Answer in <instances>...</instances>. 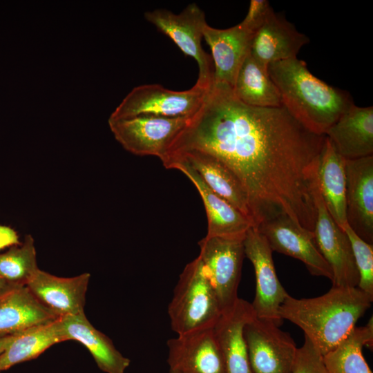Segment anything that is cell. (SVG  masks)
Returning a JSON list of instances; mask_svg holds the SVG:
<instances>
[{
  "instance_id": "1",
  "label": "cell",
  "mask_w": 373,
  "mask_h": 373,
  "mask_svg": "<svg viewBox=\"0 0 373 373\" xmlns=\"http://www.w3.org/2000/svg\"><path fill=\"white\" fill-rule=\"evenodd\" d=\"M325 140L283 106L247 105L213 82L167 155L197 149L224 164L247 193L253 227L287 216L314 231L312 188Z\"/></svg>"
},
{
  "instance_id": "2",
  "label": "cell",
  "mask_w": 373,
  "mask_h": 373,
  "mask_svg": "<svg viewBox=\"0 0 373 373\" xmlns=\"http://www.w3.org/2000/svg\"><path fill=\"white\" fill-rule=\"evenodd\" d=\"M372 300L373 296L357 287L332 286L315 298L298 299L289 295L279 315L299 327L324 355L347 336Z\"/></svg>"
},
{
  "instance_id": "3",
  "label": "cell",
  "mask_w": 373,
  "mask_h": 373,
  "mask_svg": "<svg viewBox=\"0 0 373 373\" xmlns=\"http://www.w3.org/2000/svg\"><path fill=\"white\" fill-rule=\"evenodd\" d=\"M268 72L279 91L283 106L314 133L325 135L354 104L347 91L314 76L305 61L298 58L272 63Z\"/></svg>"
},
{
  "instance_id": "4",
  "label": "cell",
  "mask_w": 373,
  "mask_h": 373,
  "mask_svg": "<svg viewBox=\"0 0 373 373\" xmlns=\"http://www.w3.org/2000/svg\"><path fill=\"white\" fill-rule=\"evenodd\" d=\"M222 310L206 274L196 258L180 275L168 307L171 327L177 335L213 327Z\"/></svg>"
},
{
  "instance_id": "5",
  "label": "cell",
  "mask_w": 373,
  "mask_h": 373,
  "mask_svg": "<svg viewBox=\"0 0 373 373\" xmlns=\"http://www.w3.org/2000/svg\"><path fill=\"white\" fill-rule=\"evenodd\" d=\"M145 19L168 36L186 55L193 58L198 66L195 84L209 89L213 82V63L211 56L202 47L205 15L195 3L189 4L180 14L166 9H156L144 14Z\"/></svg>"
},
{
  "instance_id": "6",
  "label": "cell",
  "mask_w": 373,
  "mask_h": 373,
  "mask_svg": "<svg viewBox=\"0 0 373 373\" xmlns=\"http://www.w3.org/2000/svg\"><path fill=\"white\" fill-rule=\"evenodd\" d=\"M208 90L195 84L182 91L169 90L160 84L138 86L124 97L109 119L140 115L190 118L200 107Z\"/></svg>"
},
{
  "instance_id": "7",
  "label": "cell",
  "mask_w": 373,
  "mask_h": 373,
  "mask_svg": "<svg viewBox=\"0 0 373 373\" xmlns=\"http://www.w3.org/2000/svg\"><path fill=\"white\" fill-rule=\"evenodd\" d=\"M190 118L140 115L108 119V124L116 140L126 151L140 156L154 155L162 160Z\"/></svg>"
},
{
  "instance_id": "8",
  "label": "cell",
  "mask_w": 373,
  "mask_h": 373,
  "mask_svg": "<svg viewBox=\"0 0 373 373\" xmlns=\"http://www.w3.org/2000/svg\"><path fill=\"white\" fill-rule=\"evenodd\" d=\"M244 239L207 237L198 242V256L222 312L238 299V289L245 254Z\"/></svg>"
},
{
  "instance_id": "9",
  "label": "cell",
  "mask_w": 373,
  "mask_h": 373,
  "mask_svg": "<svg viewBox=\"0 0 373 373\" xmlns=\"http://www.w3.org/2000/svg\"><path fill=\"white\" fill-rule=\"evenodd\" d=\"M312 195L316 208L315 242L332 270V286L356 287L359 275L350 241L345 231L329 213L319 190L318 176Z\"/></svg>"
},
{
  "instance_id": "10",
  "label": "cell",
  "mask_w": 373,
  "mask_h": 373,
  "mask_svg": "<svg viewBox=\"0 0 373 373\" xmlns=\"http://www.w3.org/2000/svg\"><path fill=\"white\" fill-rule=\"evenodd\" d=\"M252 373H292L298 347L289 333L256 316L244 328Z\"/></svg>"
},
{
  "instance_id": "11",
  "label": "cell",
  "mask_w": 373,
  "mask_h": 373,
  "mask_svg": "<svg viewBox=\"0 0 373 373\" xmlns=\"http://www.w3.org/2000/svg\"><path fill=\"white\" fill-rule=\"evenodd\" d=\"M245 254L253 265L256 276V294L251 303L256 316L280 326L281 305L289 294L281 285L274 267L273 251L265 238L254 227L246 233L243 240Z\"/></svg>"
},
{
  "instance_id": "12",
  "label": "cell",
  "mask_w": 373,
  "mask_h": 373,
  "mask_svg": "<svg viewBox=\"0 0 373 373\" xmlns=\"http://www.w3.org/2000/svg\"><path fill=\"white\" fill-rule=\"evenodd\" d=\"M256 229L273 251L300 260L313 276L332 280V270L316 246L314 231L298 225L287 216L263 222Z\"/></svg>"
},
{
  "instance_id": "13",
  "label": "cell",
  "mask_w": 373,
  "mask_h": 373,
  "mask_svg": "<svg viewBox=\"0 0 373 373\" xmlns=\"http://www.w3.org/2000/svg\"><path fill=\"white\" fill-rule=\"evenodd\" d=\"M167 363L178 373H227L213 327L197 330L167 341Z\"/></svg>"
},
{
  "instance_id": "14",
  "label": "cell",
  "mask_w": 373,
  "mask_h": 373,
  "mask_svg": "<svg viewBox=\"0 0 373 373\" xmlns=\"http://www.w3.org/2000/svg\"><path fill=\"white\" fill-rule=\"evenodd\" d=\"M177 161L190 166L211 191L247 217L253 224L247 193L238 178L224 164L212 155L197 149L171 153L162 162L167 168Z\"/></svg>"
},
{
  "instance_id": "15",
  "label": "cell",
  "mask_w": 373,
  "mask_h": 373,
  "mask_svg": "<svg viewBox=\"0 0 373 373\" xmlns=\"http://www.w3.org/2000/svg\"><path fill=\"white\" fill-rule=\"evenodd\" d=\"M347 223L373 243V155L345 161Z\"/></svg>"
},
{
  "instance_id": "16",
  "label": "cell",
  "mask_w": 373,
  "mask_h": 373,
  "mask_svg": "<svg viewBox=\"0 0 373 373\" xmlns=\"http://www.w3.org/2000/svg\"><path fill=\"white\" fill-rule=\"evenodd\" d=\"M309 39L300 32L285 16L272 11L252 38L249 53L265 67L278 61L297 58Z\"/></svg>"
},
{
  "instance_id": "17",
  "label": "cell",
  "mask_w": 373,
  "mask_h": 373,
  "mask_svg": "<svg viewBox=\"0 0 373 373\" xmlns=\"http://www.w3.org/2000/svg\"><path fill=\"white\" fill-rule=\"evenodd\" d=\"M90 277L84 273L61 278L39 269L26 287L41 305L61 318L84 313Z\"/></svg>"
},
{
  "instance_id": "18",
  "label": "cell",
  "mask_w": 373,
  "mask_h": 373,
  "mask_svg": "<svg viewBox=\"0 0 373 373\" xmlns=\"http://www.w3.org/2000/svg\"><path fill=\"white\" fill-rule=\"evenodd\" d=\"M254 33L241 22L226 29L205 24L203 37L211 50L214 82L233 88L238 72L249 52Z\"/></svg>"
},
{
  "instance_id": "19",
  "label": "cell",
  "mask_w": 373,
  "mask_h": 373,
  "mask_svg": "<svg viewBox=\"0 0 373 373\" xmlns=\"http://www.w3.org/2000/svg\"><path fill=\"white\" fill-rule=\"evenodd\" d=\"M256 317L251 304L238 298L222 312L213 327L222 352L227 373H252L244 336L245 325Z\"/></svg>"
},
{
  "instance_id": "20",
  "label": "cell",
  "mask_w": 373,
  "mask_h": 373,
  "mask_svg": "<svg viewBox=\"0 0 373 373\" xmlns=\"http://www.w3.org/2000/svg\"><path fill=\"white\" fill-rule=\"evenodd\" d=\"M166 169L180 171L193 184L204 206L207 217V237L244 239L253 227L251 221L211 191L197 172L185 162L177 161Z\"/></svg>"
},
{
  "instance_id": "21",
  "label": "cell",
  "mask_w": 373,
  "mask_h": 373,
  "mask_svg": "<svg viewBox=\"0 0 373 373\" xmlns=\"http://www.w3.org/2000/svg\"><path fill=\"white\" fill-rule=\"evenodd\" d=\"M325 135L345 160L372 155L373 107L352 104Z\"/></svg>"
},
{
  "instance_id": "22",
  "label": "cell",
  "mask_w": 373,
  "mask_h": 373,
  "mask_svg": "<svg viewBox=\"0 0 373 373\" xmlns=\"http://www.w3.org/2000/svg\"><path fill=\"white\" fill-rule=\"evenodd\" d=\"M57 318L26 286L15 287L0 296V338L17 335Z\"/></svg>"
},
{
  "instance_id": "23",
  "label": "cell",
  "mask_w": 373,
  "mask_h": 373,
  "mask_svg": "<svg viewBox=\"0 0 373 373\" xmlns=\"http://www.w3.org/2000/svg\"><path fill=\"white\" fill-rule=\"evenodd\" d=\"M59 319L66 341L75 340L83 344L102 372L125 373L130 365V359L116 349L107 336L93 327L85 313Z\"/></svg>"
},
{
  "instance_id": "24",
  "label": "cell",
  "mask_w": 373,
  "mask_h": 373,
  "mask_svg": "<svg viewBox=\"0 0 373 373\" xmlns=\"http://www.w3.org/2000/svg\"><path fill=\"white\" fill-rule=\"evenodd\" d=\"M345 161L325 136L318 168V186L329 213L341 228L347 224Z\"/></svg>"
},
{
  "instance_id": "25",
  "label": "cell",
  "mask_w": 373,
  "mask_h": 373,
  "mask_svg": "<svg viewBox=\"0 0 373 373\" xmlns=\"http://www.w3.org/2000/svg\"><path fill=\"white\" fill-rule=\"evenodd\" d=\"M232 90L238 99L249 106H283L279 91L268 68L258 63L249 52L238 72Z\"/></svg>"
},
{
  "instance_id": "26",
  "label": "cell",
  "mask_w": 373,
  "mask_h": 373,
  "mask_svg": "<svg viewBox=\"0 0 373 373\" xmlns=\"http://www.w3.org/2000/svg\"><path fill=\"white\" fill-rule=\"evenodd\" d=\"M65 341L59 318L28 329L16 335L0 355V372L32 360L52 345Z\"/></svg>"
},
{
  "instance_id": "27",
  "label": "cell",
  "mask_w": 373,
  "mask_h": 373,
  "mask_svg": "<svg viewBox=\"0 0 373 373\" xmlns=\"http://www.w3.org/2000/svg\"><path fill=\"white\" fill-rule=\"evenodd\" d=\"M373 319L362 327H355L335 347L323 355L328 373H372L365 360L363 346L372 347Z\"/></svg>"
},
{
  "instance_id": "28",
  "label": "cell",
  "mask_w": 373,
  "mask_h": 373,
  "mask_svg": "<svg viewBox=\"0 0 373 373\" xmlns=\"http://www.w3.org/2000/svg\"><path fill=\"white\" fill-rule=\"evenodd\" d=\"M34 239L26 236L23 242L0 254V277L15 286H26L38 271Z\"/></svg>"
},
{
  "instance_id": "29",
  "label": "cell",
  "mask_w": 373,
  "mask_h": 373,
  "mask_svg": "<svg viewBox=\"0 0 373 373\" xmlns=\"http://www.w3.org/2000/svg\"><path fill=\"white\" fill-rule=\"evenodd\" d=\"M350 241L359 275L357 287L373 296V245L360 237L347 224L342 228Z\"/></svg>"
},
{
  "instance_id": "30",
  "label": "cell",
  "mask_w": 373,
  "mask_h": 373,
  "mask_svg": "<svg viewBox=\"0 0 373 373\" xmlns=\"http://www.w3.org/2000/svg\"><path fill=\"white\" fill-rule=\"evenodd\" d=\"M292 373H328L323 355L305 336L303 345L297 349Z\"/></svg>"
},
{
  "instance_id": "31",
  "label": "cell",
  "mask_w": 373,
  "mask_h": 373,
  "mask_svg": "<svg viewBox=\"0 0 373 373\" xmlns=\"http://www.w3.org/2000/svg\"><path fill=\"white\" fill-rule=\"evenodd\" d=\"M274 11L267 0H251L247 13L241 23L254 32L262 26Z\"/></svg>"
},
{
  "instance_id": "32",
  "label": "cell",
  "mask_w": 373,
  "mask_h": 373,
  "mask_svg": "<svg viewBox=\"0 0 373 373\" xmlns=\"http://www.w3.org/2000/svg\"><path fill=\"white\" fill-rule=\"evenodd\" d=\"M19 236L12 228L0 225V250L20 244Z\"/></svg>"
},
{
  "instance_id": "33",
  "label": "cell",
  "mask_w": 373,
  "mask_h": 373,
  "mask_svg": "<svg viewBox=\"0 0 373 373\" xmlns=\"http://www.w3.org/2000/svg\"><path fill=\"white\" fill-rule=\"evenodd\" d=\"M15 336L16 335L0 338V355L10 344Z\"/></svg>"
},
{
  "instance_id": "34",
  "label": "cell",
  "mask_w": 373,
  "mask_h": 373,
  "mask_svg": "<svg viewBox=\"0 0 373 373\" xmlns=\"http://www.w3.org/2000/svg\"><path fill=\"white\" fill-rule=\"evenodd\" d=\"M17 287L19 286L13 285L0 277V296Z\"/></svg>"
},
{
  "instance_id": "35",
  "label": "cell",
  "mask_w": 373,
  "mask_h": 373,
  "mask_svg": "<svg viewBox=\"0 0 373 373\" xmlns=\"http://www.w3.org/2000/svg\"><path fill=\"white\" fill-rule=\"evenodd\" d=\"M169 373H178V372L169 370Z\"/></svg>"
}]
</instances>
